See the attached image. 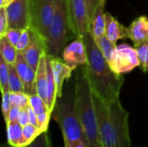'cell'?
I'll list each match as a JSON object with an SVG mask.
<instances>
[{
    "mask_svg": "<svg viewBox=\"0 0 148 147\" xmlns=\"http://www.w3.org/2000/svg\"><path fill=\"white\" fill-rule=\"evenodd\" d=\"M82 38L88 54L85 68L92 92L108 103L118 100L125 81L123 75L111 68L90 31Z\"/></svg>",
    "mask_w": 148,
    "mask_h": 147,
    "instance_id": "obj_1",
    "label": "cell"
},
{
    "mask_svg": "<svg viewBox=\"0 0 148 147\" xmlns=\"http://www.w3.org/2000/svg\"><path fill=\"white\" fill-rule=\"evenodd\" d=\"M102 147H131L129 113L120 99L108 103L93 93Z\"/></svg>",
    "mask_w": 148,
    "mask_h": 147,
    "instance_id": "obj_2",
    "label": "cell"
},
{
    "mask_svg": "<svg viewBox=\"0 0 148 147\" xmlns=\"http://www.w3.org/2000/svg\"><path fill=\"white\" fill-rule=\"evenodd\" d=\"M76 108L88 147H102L93 92L88 79L85 65L77 70L75 80Z\"/></svg>",
    "mask_w": 148,
    "mask_h": 147,
    "instance_id": "obj_3",
    "label": "cell"
},
{
    "mask_svg": "<svg viewBox=\"0 0 148 147\" xmlns=\"http://www.w3.org/2000/svg\"><path fill=\"white\" fill-rule=\"evenodd\" d=\"M52 115L61 129L64 141L69 144L80 139L86 140L76 108L75 87L68 86L63 91L56 101Z\"/></svg>",
    "mask_w": 148,
    "mask_h": 147,
    "instance_id": "obj_4",
    "label": "cell"
},
{
    "mask_svg": "<svg viewBox=\"0 0 148 147\" xmlns=\"http://www.w3.org/2000/svg\"><path fill=\"white\" fill-rule=\"evenodd\" d=\"M73 37L76 36L72 29L68 0H56V11L46 44L47 55L62 57L64 48Z\"/></svg>",
    "mask_w": 148,
    "mask_h": 147,
    "instance_id": "obj_5",
    "label": "cell"
},
{
    "mask_svg": "<svg viewBox=\"0 0 148 147\" xmlns=\"http://www.w3.org/2000/svg\"><path fill=\"white\" fill-rule=\"evenodd\" d=\"M56 11V0H29V29L47 44Z\"/></svg>",
    "mask_w": 148,
    "mask_h": 147,
    "instance_id": "obj_6",
    "label": "cell"
},
{
    "mask_svg": "<svg viewBox=\"0 0 148 147\" xmlns=\"http://www.w3.org/2000/svg\"><path fill=\"white\" fill-rule=\"evenodd\" d=\"M111 68L117 74L129 73L140 66V58L135 47L123 43L117 46L114 56L109 64Z\"/></svg>",
    "mask_w": 148,
    "mask_h": 147,
    "instance_id": "obj_7",
    "label": "cell"
},
{
    "mask_svg": "<svg viewBox=\"0 0 148 147\" xmlns=\"http://www.w3.org/2000/svg\"><path fill=\"white\" fill-rule=\"evenodd\" d=\"M72 29L76 37H83L89 31L90 21L85 0H68Z\"/></svg>",
    "mask_w": 148,
    "mask_h": 147,
    "instance_id": "obj_8",
    "label": "cell"
},
{
    "mask_svg": "<svg viewBox=\"0 0 148 147\" xmlns=\"http://www.w3.org/2000/svg\"><path fill=\"white\" fill-rule=\"evenodd\" d=\"M9 28L26 29L29 28V0H14L7 7Z\"/></svg>",
    "mask_w": 148,
    "mask_h": 147,
    "instance_id": "obj_9",
    "label": "cell"
},
{
    "mask_svg": "<svg viewBox=\"0 0 148 147\" xmlns=\"http://www.w3.org/2000/svg\"><path fill=\"white\" fill-rule=\"evenodd\" d=\"M62 57L69 67L75 69L85 65L88 62V54L83 38L75 37L64 48Z\"/></svg>",
    "mask_w": 148,
    "mask_h": 147,
    "instance_id": "obj_10",
    "label": "cell"
},
{
    "mask_svg": "<svg viewBox=\"0 0 148 147\" xmlns=\"http://www.w3.org/2000/svg\"><path fill=\"white\" fill-rule=\"evenodd\" d=\"M29 65L36 72L42 56L46 53V42L35 31L30 29V42L26 49L21 53Z\"/></svg>",
    "mask_w": 148,
    "mask_h": 147,
    "instance_id": "obj_11",
    "label": "cell"
},
{
    "mask_svg": "<svg viewBox=\"0 0 148 147\" xmlns=\"http://www.w3.org/2000/svg\"><path fill=\"white\" fill-rule=\"evenodd\" d=\"M14 66L23 83L24 93L28 95L37 94L36 90V72L29 65L21 53L18 52Z\"/></svg>",
    "mask_w": 148,
    "mask_h": 147,
    "instance_id": "obj_12",
    "label": "cell"
},
{
    "mask_svg": "<svg viewBox=\"0 0 148 147\" xmlns=\"http://www.w3.org/2000/svg\"><path fill=\"white\" fill-rule=\"evenodd\" d=\"M52 70L56 86L57 97H61L63 93V84L66 80H69L75 68L69 67L62 59V57H52Z\"/></svg>",
    "mask_w": 148,
    "mask_h": 147,
    "instance_id": "obj_13",
    "label": "cell"
},
{
    "mask_svg": "<svg viewBox=\"0 0 148 147\" xmlns=\"http://www.w3.org/2000/svg\"><path fill=\"white\" fill-rule=\"evenodd\" d=\"M128 38L132 40L134 46L148 40V17L140 16L134 19L127 27Z\"/></svg>",
    "mask_w": 148,
    "mask_h": 147,
    "instance_id": "obj_14",
    "label": "cell"
},
{
    "mask_svg": "<svg viewBox=\"0 0 148 147\" xmlns=\"http://www.w3.org/2000/svg\"><path fill=\"white\" fill-rule=\"evenodd\" d=\"M105 36L116 44L118 40L128 38L127 27L122 25L110 13H106V33Z\"/></svg>",
    "mask_w": 148,
    "mask_h": 147,
    "instance_id": "obj_15",
    "label": "cell"
},
{
    "mask_svg": "<svg viewBox=\"0 0 148 147\" xmlns=\"http://www.w3.org/2000/svg\"><path fill=\"white\" fill-rule=\"evenodd\" d=\"M107 0H101L98 4L90 22L89 31L95 39L105 36L106 33V12L105 5Z\"/></svg>",
    "mask_w": 148,
    "mask_h": 147,
    "instance_id": "obj_16",
    "label": "cell"
},
{
    "mask_svg": "<svg viewBox=\"0 0 148 147\" xmlns=\"http://www.w3.org/2000/svg\"><path fill=\"white\" fill-rule=\"evenodd\" d=\"M47 54L43 55L40 60L36 70V90L37 94L47 104V66H46Z\"/></svg>",
    "mask_w": 148,
    "mask_h": 147,
    "instance_id": "obj_17",
    "label": "cell"
},
{
    "mask_svg": "<svg viewBox=\"0 0 148 147\" xmlns=\"http://www.w3.org/2000/svg\"><path fill=\"white\" fill-rule=\"evenodd\" d=\"M7 142L13 147H24L23 126L17 122H9L6 125Z\"/></svg>",
    "mask_w": 148,
    "mask_h": 147,
    "instance_id": "obj_18",
    "label": "cell"
},
{
    "mask_svg": "<svg viewBox=\"0 0 148 147\" xmlns=\"http://www.w3.org/2000/svg\"><path fill=\"white\" fill-rule=\"evenodd\" d=\"M0 54L8 64L14 65L18 51L14 44H12L6 36L0 37Z\"/></svg>",
    "mask_w": 148,
    "mask_h": 147,
    "instance_id": "obj_19",
    "label": "cell"
},
{
    "mask_svg": "<svg viewBox=\"0 0 148 147\" xmlns=\"http://www.w3.org/2000/svg\"><path fill=\"white\" fill-rule=\"evenodd\" d=\"M95 42L99 47V49H101V52L102 53L103 56L105 57V59L107 60V62H108V64L111 63L116 49H117V45L114 42H112L106 36H103L100 38L95 39Z\"/></svg>",
    "mask_w": 148,
    "mask_h": 147,
    "instance_id": "obj_20",
    "label": "cell"
},
{
    "mask_svg": "<svg viewBox=\"0 0 148 147\" xmlns=\"http://www.w3.org/2000/svg\"><path fill=\"white\" fill-rule=\"evenodd\" d=\"M9 90L10 93L24 92L23 83L14 65L9 64Z\"/></svg>",
    "mask_w": 148,
    "mask_h": 147,
    "instance_id": "obj_21",
    "label": "cell"
},
{
    "mask_svg": "<svg viewBox=\"0 0 148 147\" xmlns=\"http://www.w3.org/2000/svg\"><path fill=\"white\" fill-rule=\"evenodd\" d=\"M9 64L6 61L0 56V88L2 94L4 92H10L9 90Z\"/></svg>",
    "mask_w": 148,
    "mask_h": 147,
    "instance_id": "obj_22",
    "label": "cell"
},
{
    "mask_svg": "<svg viewBox=\"0 0 148 147\" xmlns=\"http://www.w3.org/2000/svg\"><path fill=\"white\" fill-rule=\"evenodd\" d=\"M140 62V68L144 73L148 72V40L134 46Z\"/></svg>",
    "mask_w": 148,
    "mask_h": 147,
    "instance_id": "obj_23",
    "label": "cell"
},
{
    "mask_svg": "<svg viewBox=\"0 0 148 147\" xmlns=\"http://www.w3.org/2000/svg\"><path fill=\"white\" fill-rule=\"evenodd\" d=\"M29 105L32 107L37 116L44 113H49L46 102L38 94L29 95Z\"/></svg>",
    "mask_w": 148,
    "mask_h": 147,
    "instance_id": "obj_24",
    "label": "cell"
},
{
    "mask_svg": "<svg viewBox=\"0 0 148 147\" xmlns=\"http://www.w3.org/2000/svg\"><path fill=\"white\" fill-rule=\"evenodd\" d=\"M23 137H24L25 146L29 145L31 142H33L40 135V133H42V132L37 126L30 123L23 126Z\"/></svg>",
    "mask_w": 148,
    "mask_h": 147,
    "instance_id": "obj_25",
    "label": "cell"
},
{
    "mask_svg": "<svg viewBox=\"0 0 148 147\" xmlns=\"http://www.w3.org/2000/svg\"><path fill=\"white\" fill-rule=\"evenodd\" d=\"M10 99L11 105L18 106L21 108L27 107L29 104V95L22 93H10Z\"/></svg>",
    "mask_w": 148,
    "mask_h": 147,
    "instance_id": "obj_26",
    "label": "cell"
},
{
    "mask_svg": "<svg viewBox=\"0 0 148 147\" xmlns=\"http://www.w3.org/2000/svg\"><path fill=\"white\" fill-rule=\"evenodd\" d=\"M30 42V29H26L23 30V33L21 35V37L18 41V42L16 45V48L19 53L23 52L26 48L29 46Z\"/></svg>",
    "mask_w": 148,
    "mask_h": 147,
    "instance_id": "obj_27",
    "label": "cell"
},
{
    "mask_svg": "<svg viewBox=\"0 0 148 147\" xmlns=\"http://www.w3.org/2000/svg\"><path fill=\"white\" fill-rule=\"evenodd\" d=\"M24 147H51L50 140L48 135V131L40 133V135L33 142Z\"/></svg>",
    "mask_w": 148,
    "mask_h": 147,
    "instance_id": "obj_28",
    "label": "cell"
},
{
    "mask_svg": "<svg viewBox=\"0 0 148 147\" xmlns=\"http://www.w3.org/2000/svg\"><path fill=\"white\" fill-rule=\"evenodd\" d=\"M2 113L3 116V120L5 121V125L8 123V116L11 107L10 99V92H4L2 94Z\"/></svg>",
    "mask_w": 148,
    "mask_h": 147,
    "instance_id": "obj_29",
    "label": "cell"
},
{
    "mask_svg": "<svg viewBox=\"0 0 148 147\" xmlns=\"http://www.w3.org/2000/svg\"><path fill=\"white\" fill-rule=\"evenodd\" d=\"M8 29L9 22L6 7H0V37L5 36V33Z\"/></svg>",
    "mask_w": 148,
    "mask_h": 147,
    "instance_id": "obj_30",
    "label": "cell"
},
{
    "mask_svg": "<svg viewBox=\"0 0 148 147\" xmlns=\"http://www.w3.org/2000/svg\"><path fill=\"white\" fill-rule=\"evenodd\" d=\"M23 33V29H13V28H9L5 33V36L8 40L12 43L14 44L15 46L16 45V43L18 42L20 37H21V35Z\"/></svg>",
    "mask_w": 148,
    "mask_h": 147,
    "instance_id": "obj_31",
    "label": "cell"
},
{
    "mask_svg": "<svg viewBox=\"0 0 148 147\" xmlns=\"http://www.w3.org/2000/svg\"><path fill=\"white\" fill-rule=\"evenodd\" d=\"M86 4H87V9H88V15L89 21L91 22V19L93 17V15L95 11V9L97 8L98 4L101 0H85Z\"/></svg>",
    "mask_w": 148,
    "mask_h": 147,
    "instance_id": "obj_32",
    "label": "cell"
},
{
    "mask_svg": "<svg viewBox=\"0 0 148 147\" xmlns=\"http://www.w3.org/2000/svg\"><path fill=\"white\" fill-rule=\"evenodd\" d=\"M17 122L22 126H26L27 124L29 123V115H28V112H27V107L20 109L19 114H18V118H17Z\"/></svg>",
    "mask_w": 148,
    "mask_h": 147,
    "instance_id": "obj_33",
    "label": "cell"
},
{
    "mask_svg": "<svg viewBox=\"0 0 148 147\" xmlns=\"http://www.w3.org/2000/svg\"><path fill=\"white\" fill-rule=\"evenodd\" d=\"M20 109H21V107H19L18 106L11 105V107H10V110L9 113V116H8V123L17 121V118H18Z\"/></svg>",
    "mask_w": 148,
    "mask_h": 147,
    "instance_id": "obj_34",
    "label": "cell"
},
{
    "mask_svg": "<svg viewBox=\"0 0 148 147\" xmlns=\"http://www.w3.org/2000/svg\"><path fill=\"white\" fill-rule=\"evenodd\" d=\"M27 112H28V115H29V123L38 127L37 115H36V112L34 111V109L32 108V107H31L29 104V106L27 107Z\"/></svg>",
    "mask_w": 148,
    "mask_h": 147,
    "instance_id": "obj_35",
    "label": "cell"
},
{
    "mask_svg": "<svg viewBox=\"0 0 148 147\" xmlns=\"http://www.w3.org/2000/svg\"><path fill=\"white\" fill-rule=\"evenodd\" d=\"M65 143L68 144V146L69 147H88V143L86 140H82V139H80V140H76L75 142H72V143H68L66 141H64Z\"/></svg>",
    "mask_w": 148,
    "mask_h": 147,
    "instance_id": "obj_36",
    "label": "cell"
},
{
    "mask_svg": "<svg viewBox=\"0 0 148 147\" xmlns=\"http://www.w3.org/2000/svg\"><path fill=\"white\" fill-rule=\"evenodd\" d=\"M14 0H1V3H0V7H7L11 2H13Z\"/></svg>",
    "mask_w": 148,
    "mask_h": 147,
    "instance_id": "obj_37",
    "label": "cell"
},
{
    "mask_svg": "<svg viewBox=\"0 0 148 147\" xmlns=\"http://www.w3.org/2000/svg\"><path fill=\"white\" fill-rule=\"evenodd\" d=\"M1 147H13V146H10V145L7 142L6 144H2Z\"/></svg>",
    "mask_w": 148,
    "mask_h": 147,
    "instance_id": "obj_38",
    "label": "cell"
},
{
    "mask_svg": "<svg viewBox=\"0 0 148 147\" xmlns=\"http://www.w3.org/2000/svg\"><path fill=\"white\" fill-rule=\"evenodd\" d=\"M64 147H69V146H68V144H67V143H65V142H64Z\"/></svg>",
    "mask_w": 148,
    "mask_h": 147,
    "instance_id": "obj_39",
    "label": "cell"
}]
</instances>
